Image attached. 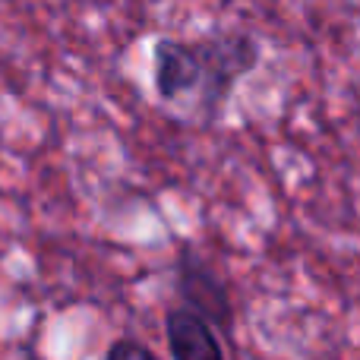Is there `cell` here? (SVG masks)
<instances>
[{
  "mask_svg": "<svg viewBox=\"0 0 360 360\" xmlns=\"http://www.w3.org/2000/svg\"><path fill=\"white\" fill-rule=\"evenodd\" d=\"M177 294L180 304L202 313L218 332H231L234 326V304L224 288V281L215 275V269L196 256L193 250H184L177 259Z\"/></svg>",
  "mask_w": 360,
  "mask_h": 360,
  "instance_id": "obj_3",
  "label": "cell"
},
{
  "mask_svg": "<svg viewBox=\"0 0 360 360\" xmlns=\"http://www.w3.org/2000/svg\"><path fill=\"white\" fill-rule=\"evenodd\" d=\"M152 86L165 105L196 101L202 89V57H199L196 38H155L152 44Z\"/></svg>",
  "mask_w": 360,
  "mask_h": 360,
  "instance_id": "obj_2",
  "label": "cell"
},
{
  "mask_svg": "<svg viewBox=\"0 0 360 360\" xmlns=\"http://www.w3.org/2000/svg\"><path fill=\"white\" fill-rule=\"evenodd\" d=\"M105 357H108V360H127V357L155 360L158 354H155V348H152V345L139 342V338H133V335H120V338H114V342L108 345Z\"/></svg>",
  "mask_w": 360,
  "mask_h": 360,
  "instance_id": "obj_5",
  "label": "cell"
},
{
  "mask_svg": "<svg viewBox=\"0 0 360 360\" xmlns=\"http://www.w3.org/2000/svg\"><path fill=\"white\" fill-rule=\"evenodd\" d=\"M199 57H202V89H199L196 108L205 120H215L228 105L234 86L256 70L259 63V44L247 32H215V35L196 38Z\"/></svg>",
  "mask_w": 360,
  "mask_h": 360,
  "instance_id": "obj_1",
  "label": "cell"
},
{
  "mask_svg": "<svg viewBox=\"0 0 360 360\" xmlns=\"http://www.w3.org/2000/svg\"><path fill=\"white\" fill-rule=\"evenodd\" d=\"M165 342H168V354L177 360H221L224 357V345L218 338V329L202 313H196L186 304L165 310Z\"/></svg>",
  "mask_w": 360,
  "mask_h": 360,
  "instance_id": "obj_4",
  "label": "cell"
}]
</instances>
